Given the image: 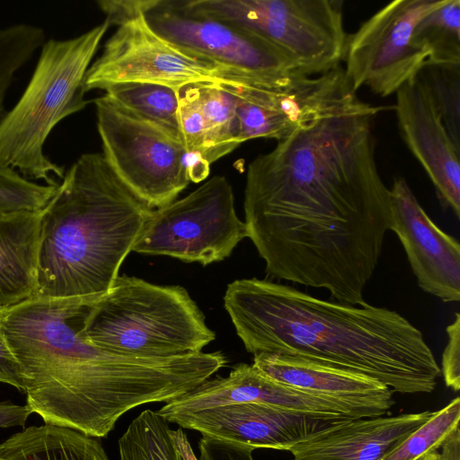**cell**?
Instances as JSON below:
<instances>
[{
	"mask_svg": "<svg viewBox=\"0 0 460 460\" xmlns=\"http://www.w3.org/2000/svg\"><path fill=\"white\" fill-rule=\"evenodd\" d=\"M371 114L321 119L249 164L248 238L268 276L363 304L393 215Z\"/></svg>",
	"mask_w": 460,
	"mask_h": 460,
	"instance_id": "6da1fadb",
	"label": "cell"
},
{
	"mask_svg": "<svg viewBox=\"0 0 460 460\" xmlns=\"http://www.w3.org/2000/svg\"><path fill=\"white\" fill-rule=\"evenodd\" d=\"M97 298L34 296L0 313L26 405L45 424L106 438L126 412L177 398L226 365L221 351L137 358L93 345L80 331Z\"/></svg>",
	"mask_w": 460,
	"mask_h": 460,
	"instance_id": "7a4b0ae2",
	"label": "cell"
},
{
	"mask_svg": "<svg viewBox=\"0 0 460 460\" xmlns=\"http://www.w3.org/2000/svg\"><path fill=\"white\" fill-rule=\"evenodd\" d=\"M224 306L253 356H301L364 374L401 394L431 393L441 375L420 330L386 307L324 300L255 278L228 284Z\"/></svg>",
	"mask_w": 460,
	"mask_h": 460,
	"instance_id": "3957f363",
	"label": "cell"
},
{
	"mask_svg": "<svg viewBox=\"0 0 460 460\" xmlns=\"http://www.w3.org/2000/svg\"><path fill=\"white\" fill-rule=\"evenodd\" d=\"M153 211L102 153L83 154L43 208L36 296L107 293Z\"/></svg>",
	"mask_w": 460,
	"mask_h": 460,
	"instance_id": "277c9868",
	"label": "cell"
},
{
	"mask_svg": "<svg viewBox=\"0 0 460 460\" xmlns=\"http://www.w3.org/2000/svg\"><path fill=\"white\" fill-rule=\"evenodd\" d=\"M110 26L104 21L79 36L45 41L24 92L0 118V167L59 184L52 175L62 180L66 169L45 155L44 146L61 120L89 103L85 75Z\"/></svg>",
	"mask_w": 460,
	"mask_h": 460,
	"instance_id": "5b68a950",
	"label": "cell"
},
{
	"mask_svg": "<svg viewBox=\"0 0 460 460\" xmlns=\"http://www.w3.org/2000/svg\"><path fill=\"white\" fill-rule=\"evenodd\" d=\"M80 332L93 345L137 358L200 352L216 338L183 287L127 275L91 304Z\"/></svg>",
	"mask_w": 460,
	"mask_h": 460,
	"instance_id": "8992f818",
	"label": "cell"
},
{
	"mask_svg": "<svg viewBox=\"0 0 460 460\" xmlns=\"http://www.w3.org/2000/svg\"><path fill=\"white\" fill-rule=\"evenodd\" d=\"M99 8L117 29L84 79L85 93L120 83H150L179 90L196 84L234 85L252 76L191 54L158 35L145 18L147 0H102Z\"/></svg>",
	"mask_w": 460,
	"mask_h": 460,
	"instance_id": "52a82bcc",
	"label": "cell"
},
{
	"mask_svg": "<svg viewBox=\"0 0 460 460\" xmlns=\"http://www.w3.org/2000/svg\"><path fill=\"white\" fill-rule=\"evenodd\" d=\"M187 10L246 30L306 75L343 61L348 37L341 0H181Z\"/></svg>",
	"mask_w": 460,
	"mask_h": 460,
	"instance_id": "ba28073f",
	"label": "cell"
},
{
	"mask_svg": "<svg viewBox=\"0 0 460 460\" xmlns=\"http://www.w3.org/2000/svg\"><path fill=\"white\" fill-rule=\"evenodd\" d=\"M93 103L102 154L116 175L153 209L175 200L191 182L181 140L124 111L105 95Z\"/></svg>",
	"mask_w": 460,
	"mask_h": 460,
	"instance_id": "9c48e42d",
	"label": "cell"
},
{
	"mask_svg": "<svg viewBox=\"0 0 460 460\" xmlns=\"http://www.w3.org/2000/svg\"><path fill=\"white\" fill-rule=\"evenodd\" d=\"M247 237L231 184L214 176L184 198L154 209L132 251L207 266L227 258Z\"/></svg>",
	"mask_w": 460,
	"mask_h": 460,
	"instance_id": "30bf717a",
	"label": "cell"
},
{
	"mask_svg": "<svg viewBox=\"0 0 460 460\" xmlns=\"http://www.w3.org/2000/svg\"><path fill=\"white\" fill-rule=\"evenodd\" d=\"M446 0H395L349 35L344 73L354 92L369 88L387 97L415 77L428 60L413 40L417 22Z\"/></svg>",
	"mask_w": 460,
	"mask_h": 460,
	"instance_id": "8fae6325",
	"label": "cell"
},
{
	"mask_svg": "<svg viewBox=\"0 0 460 460\" xmlns=\"http://www.w3.org/2000/svg\"><path fill=\"white\" fill-rule=\"evenodd\" d=\"M145 18L173 45L246 75L272 79L298 72L285 55L255 34L194 13L180 0H148Z\"/></svg>",
	"mask_w": 460,
	"mask_h": 460,
	"instance_id": "7c38bea8",
	"label": "cell"
},
{
	"mask_svg": "<svg viewBox=\"0 0 460 460\" xmlns=\"http://www.w3.org/2000/svg\"><path fill=\"white\" fill-rule=\"evenodd\" d=\"M390 230L402 243L418 286L445 303L460 300V244L429 217L403 178L390 188Z\"/></svg>",
	"mask_w": 460,
	"mask_h": 460,
	"instance_id": "4fadbf2b",
	"label": "cell"
},
{
	"mask_svg": "<svg viewBox=\"0 0 460 460\" xmlns=\"http://www.w3.org/2000/svg\"><path fill=\"white\" fill-rule=\"evenodd\" d=\"M257 403L323 420L360 419L337 402L278 383L252 364L235 365L226 377L208 378L194 389L172 399L157 413L194 411L229 404Z\"/></svg>",
	"mask_w": 460,
	"mask_h": 460,
	"instance_id": "5bb4252c",
	"label": "cell"
},
{
	"mask_svg": "<svg viewBox=\"0 0 460 460\" xmlns=\"http://www.w3.org/2000/svg\"><path fill=\"white\" fill-rule=\"evenodd\" d=\"M401 136L430 179L441 206L460 218V146L424 86L414 77L396 93Z\"/></svg>",
	"mask_w": 460,
	"mask_h": 460,
	"instance_id": "9a60e30c",
	"label": "cell"
},
{
	"mask_svg": "<svg viewBox=\"0 0 460 460\" xmlns=\"http://www.w3.org/2000/svg\"><path fill=\"white\" fill-rule=\"evenodd\" d=\"M164 417L202 436L256 448L289 450L333 421L257 403L229 404Z\"/></svg>",
	"mask_w": 460,
	"mask_h": 460,
	"instance_id": "2e32d148",
	"label": "cell"
},
{
	"mask_svg": "<svg viewBox=\"0 0 460 460\" xmlns=\"http://www.w3.org/2000/svg\"><path fill=\"white\" fill-rule=\"evenodd\" d=\"M252 366L270 379L337 402L358 418L384 416L394 404V391L364 374L296 355L260 353Z\"/></svg>",
	"mask_w": 460,
	"mask_h": 460,
	"instance_id": "e0dca14e",
	"label": "cell"
},
{
	"mask_svg": "<svg viewBox=\"0 0 460 460\" xmlns=\"http://www.w3.org/2000/svg\"><path fill=\"white\" fill-rule=\"evenodd\" d=\"M433 412L335 420L288 451L293 460H382Z\"/></svg>",
	"mask_w": 460,
	"mask_h": 460,
	"instance_id": "ac0fdd59",
	"label": "cell"
},
{
	"mask_svg": "<svg viewBox=\"0 0 460 460\" xmlns=\"http://www.w3.org/2000/svg\"><path fill=\"white\" fill-rule=\"evenodd\" d=\"M42 212L0 213V313L36 296Z\"/></svg>",
	"mask_w": 460,
	"mask_h": 460,
	"instance_id": "d6986e66",
	"label": "cell"
},
{
	"mask_svg": "<svg viewBox=\"0 0 460 460\" xmlns=\"http://www.w3.org/2000/svg\"><path fill=\"white\" fill-rule=\"evenodd\" d=\"M0 460H110L96 438L54 425L31 426L0 443Z\"/></svg>",
	"mask_w": 460,
	"mask_h": 460,
	"instance_id": "ffe728a7",
	"label": "cell"
},
{
	"mask_svg": "<svg viewBox=\"0 0 460 460\" xmlns=\"http://www.w3.org/2000/svg\"><path fill=\"white\" fill-rule=\"evenodd\" d=\"M103 91V95L124 111L180 138L178 90L162 84L130 82L115 84Z\"/></svg>",
	"mask_w": 460,
	"mask_h": 460,
	"instance_id": "44dd1931",
	"label": "cell"
},
{
	"mask_svg": "<svg viewBox=\"0 0 460 460\" xmlns=\"http://www.w3.org/2000/svg\"><path fill=\"white\" fill-rule=\"evenodd\" d=\"M206 122L210 164L240 146L234 96L221 84H192Z\"/></svg>",
	"mask_w": 460,
	"mask_h": 460,
	"instance_id": "7402d4cb",
	"label": "cell"
},
{
	"mask_svg": "<svg viewBox=\"0 0 460 460\" xmlns=\"http://www.w3.org/2000/svg\"><path fill=\"white\" fill-rule=\"evenodd\" d=\"M413 40L438 64H460V0L445 3L415 25Z\"/></svg>",
	"mask_w": 460,
	"mask_h": 460,
	"instance_id": "603a6c76",
	"label": "cell"
},
{
	"mask_svg": "<svg viewBox=\"0 0 460 460\" xmlns=\"http://www.w3.org/2000/svg\"><path fill=\"white\" fill-rule=\"evenodd\" d=\"M169 422L150 409L140 412L118 441L119 460H182Z\"/></svg>",
	"mask_w": 460,
	"mask_h": 460,
	"instance_id": "cb8c5ba5",
	"label": "cell"
},
{
	"mask_svg": "<svg viewBox=\"0 0 460 460\" xmlns=\"http://www.w3.org/2000/svg\"><path fill=\"white\" fill-rule=\"evenodd\" d=\"M415 77L432 99L452 139L460 146V64L426 61Z\"/></svg>",
	"mask_w": 460,
	"mask_h": 460,
	"instance_id": "d4e9b609",
	"label": "cell"
},
{
	"mask_svg": "<svg viewBox=\"0 0 460 460\" xmlns=\"http://www.w3.org/2000/svg\"><path fill=\"white\" fill-rule=\"evenodd\" d=\"M460 399L454 398L413 431L382 460H415L431 450H438L448 435L459 428Z\"/></svg>",
	"mask_w": 460,
	"mask_h": 460,
	"instance_id": "484cf974",
	"label": "cell"
},
{
	"mask_svg": "<svg viewBox=\"0 0 460 460\" xmlns=\"http://www.w3.org/2000/svg\"><path fill=\"white\" fill-rule=\"evenodd\" d=\"M58 186L39 184L13 168L0 167V213L42 210Z\"/></svg>",
	"mask_w": 460,
	"mask_h": 460,
	"instance_id": "4316f807",
	"label": "cell"
},
{
	"mask_svg": "<svg viewBox=\"0 0 460 460\" xmlns=\"http://www.w3.org/2000/svg\"><path fill=\"white\" fill-rule=\"evenodd\" d=\"M447 343L441 360V373L445 384L455 392L460 389V314H455L454 321L446 328Z\"/></svg>",
	"mask_w": 460,
	"mask_h": 460,
	"instance_id": "83f0119b",
	"label": "cell"
},
{
	"mask_svg": "<svg viewBox=\"0 0 460 460\" xmlns=\"http://www.w3.org/2000/svg\"><path fill=\"white\" fill-rule=\"evenodd\" d=\"M20 68L15 45L9 34L0 28V118L5 113L4 100Z\"/></svg>",
	"mask_w": 460,
	"mask_h": 460,
	"instance_id": "f1b7e54d",
	"label": "cell"
},
{
	"mask_svg": "<svg viewBox=\"0 0 460 460\" xmlns=\"http://www.w3.org/2000/svg\"><path fill=\"white\" fill-rule=\"evenodd\" d=\"M199 460H254V448L202 436L199 441Z\"/></svg>",
	"mask_w": 460,
	"mask_h": 460,
	"instance_id": "f546056e",
	"label": "cell"
},
{
	"mask_svg": "<svg viewBox=\"0 0 460 460\" xmlns=\"http://www.w3.org/2000/svg\"><path fill=\"white\" fill-rule=\"evenodd\" d=\"M0 382L25 392L22 372L9 343L0 332Z\"/></svg>",
	"mask_w": 460,
	"mask_h": 460,
	"instance_id": "4dcf8cb0",
	"label": "cell"
},
{
	"mask_svg": "<svg viewBox=\"0 0 460 460\" xmlns=\"http://www.w3.org/2000/svg\"><path fill=\"white\" fill-rule=\"evenodd\" d=\"M32 411L26 404L18 405L11 402H0V428L24 427Z\"/></svg>",
	"mask_w": 460,
	"mask_h": 460,
	"instance_id": "1f68e13d",
	"label": "cell"
},
{
	"mask_svg": "<svg viewBox=\"0 0 460 460\" xmlns=\"http://www.w3.org/2000/svg\"><path fill=\"white\" fill-rule=\"evenodd\" d=\"M170 436L182 460H199L182 428L171 429Z\"/></svg>",
	"mask_w": 460,
	"mask_h": 460,
	"instance_id": "d6a6232c",
	"label": "cell"
},
{
	"mask_svg": "<svg viewBox=\"0 0 460 460\" xmlns=\"http://www.w3.org/2000/svg\"><path fill=\"white\" fill-rule=\"evenodd\" d=\"M440 453L438 450H431L420 456L415 460H439Z\"/></svg>",
	"mask_w": 460,
	"mask_h": 460,
	"instance_id": "836d02e7",
	"label": "cell"
}]
</instances>
